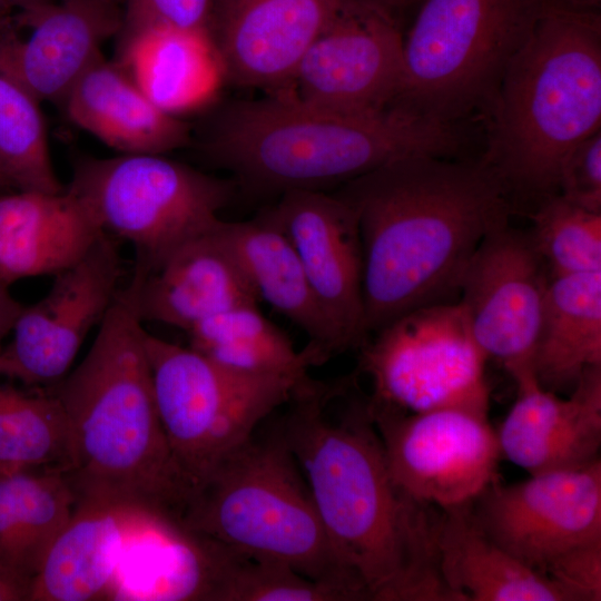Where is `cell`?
<instances>
[{
  "mask_svg": "<svg viewBox=\"0 0 601 601\" xmlns=\"http://www.w3.org/2000/svg\"><path fill=\"white\" fill-rule=\"evenodd\" d=\"M601 365V272L550 277L533 357L539 384L551 392L574 388Z\"/></svg>",
  "mask_w": 601,
  "mask_h": 601,
  "instance_id": "cell-28",
  "label": "cell"
},
{
  "mask_svg": "<svg viewBox=\"0 0 601 601\" xmlns=\"http://www.w3.org/2000/svg\"><path fill=\"white\" fill-rule=\"evenodd\" d=\"M267 211L293 245L345 349L359 348L368 337L364 329L363 250L353 208L335 193L292 189L282 193Z\"/></svg>",
  "mask_w": 601,
  "mask_h": 601,
  "instance_id": "cell-16",
  "label": "cell"
},
{
  "mask_svg": "<svg viewBox=\"0 0 601 601\" xmlns=\"http://www.w3.org/2000/svg\"><path fill=\"white\" fill-rule=\"evenodd\" d=\"M23 391L0 377V471L57 470L69 465V428L48 388Z\"/></svg>",
  "mask_w": 601,
  "mask_h": 601,
  "instance_id": "cell-31",
  "label": "cell"
},
{
  "mask_svg": "<svg viewBox=\"0 0 601 601\" xmlns=\"http://www.w3.org/2000/svg\"><path fill=\"white\" fill-rule=\"evenodd\" d=\"M216 0H127L117 33V51L155 31L209 38Z\"/></svg>",
  "mask_w": 601,
  "mask_h": 601,
  "instance_id": "cell-35",
  "label": "cell"
},
{
  "mask_svg": "<svg viewBox=\"0 0 601 601\" xmlns=\"http://www.w3.org/2000/svg\"><path fill=\"white\" fill-rule=\"evenodd\" d=\"M49 0H0V21L13 12Z\"/></svg>",
  "mask_w": 601,
  "mask_h": 601,
  "instance_id": "cell-40",
  "label": "cell"
},
{
  "mask_svg": "<svg viewBox=\"0 0 601 601\" xmlns=\"http://www.w3.org/2000/svg\"><path fill=\"white\" fill-rule=\"evenodd\" d=\"M515 383L516 400L496 431L502 457L530 475L600 459L601 365L587 370L566 398L535 376Z\"/></svg>",
  "mask_w": 601,
  "mask_h": 601,
  "instance_id": "cell-19",
  "label": "cell"
},
{
  "mask_svg": "<svg viewBox=\"0 0 601 601\" xmlns=\"http://www.w3.org/2000/svg\"><path fill=\"white\" fill-rule=\"evenodd\" d=\"M234 555L181 522L154 515L127 542L108 597L221 601Z\"/></svg>",
  "mask_w": 601,
  "mask_h": 601,
  "instance_id": "cell-21",
  "label": "cell"
},
{
  "mask_svg": "<svg viewBox=\"0 0 601 601\" xmlns=\"http://www.w3.org/2000/svg\"><path fill=\"white\" fill-rule=\"evenodd\" d=\"M489 115L482 160L509 193L558 194L568 155L600 131V14L558 0L509 65Z\"/></svg>",
  "mask_w": 601,
  "mask_h": 601,
  "instance_id": "cell-5",
  "label": "cell"
},
{
  "mask_svg": "<svg viewBox=\"0 0 601 601\" xmlns=\"http://www.w3.org/2000/svg\"><path fill=\"white\" fill-rule=\"evenodd\" d=\"M558 0H424L406 39L390 108L456 127L489 114L504 73Z\"/></svg>",
  "mask_w": 601,
  "mask_h": 601,
  "instance_id": "cell-7",
  "label": "cell"
},
{
  "mask_svg": "<svg viewBox=\"0 0 601 601\" xmlns=\"http://www.w3.org/2000/svg\"><path fill=\"white\" fill-rule=\"evenodd\" d=\"M100 229L130 243L134 273L156 269L176 248L216 225L234 193L231 181L164 154L85 158L67 187Z\"/></svg>",
  "mask_w": 601,
  "mask_h": 601,
  "instance_id": "cell-9",
  "label": "cell"
},
{
  "mask_svg": "<svg viewBox=\"0 0 601 601\" xmlns=\"http://www.w3.org/2000/svg\"><path fill=\"white\" fill-rule=\"evenodd\" d=\"M69 119L120 154H166L190 142V128L157 105L116 59L101 53L61 102Z\"/></svg>",
  "mask_w": 601,
  "mask_h": 601,
  "instance_id": "cell-23",
  "label": "cell"
},
{
  "mask_svg": "<svg viewBox=\"0 0 601 601\" xmlns=\"http://www.w3.org/2000/svg\"><path fill=\"white\" fill-rule=\"evenodd\" d=\"M77 502L57 470L0 471V577L28 595Z\"/></svg>",
  "mask_w": 601,
  "mask_h": 601,
  "instance_id": "cell-27",
  "label": "cell"
},
{
  "mask_svg": "<svg viewBox=\"0 0 601 601\" xmlns=\"http://www.w3.org/2000/svg\"><path fill=\"white\" fill-rule=\"evenodd\" d=\"M131 288H120L86 357L49 387L67 417L63 472L77 500L141 509L179 522L193 490L156 404L146 334Z\"/></svg>",
  "mask_w": 601,
  "mask_h": 601,
  "instance_id": "cell-3",
  "label": "cell"
},
{
  "mask_svg": "<svg viewBox=\"0 0 601 601\" xmlns=\"http://www.w3.org/2000/svg\"><path fill=\"white\" fill-rule=\"evenodd\" d=\"M485 533L543 574L558 558L601 541V460L490 484L472 502Z\"/></svg>",
  "mask_w": 601,
  "mask_h": 601,
  "instance_id": "cell-14",
  "label": "cell"
},
{
  "mask_svg": "<svg viewBox=\"0 0 601 601\" xmlns=\"http://www.w3.org/2000/svg\"><path fill=\"white\" fill-rule=\"evenodd\" d=\"M26 600V593L0 577V601Z\"/></svg>",
  "mask_w": 601,
  "mask_h": 601,
  "instance_id": "cell-41",
  "label": "cell"
},
{
  "mask_svg": "<svg viewBox=\"0 0 601 601\" xmlns=\"http://www.w3.org/2000/svg\"><path fill=\"white\" fill-rule=\"evenodd\" d=\"M122 274L117 242L102 233L80 260L55 275L40 300L22 307L0 352V377L38 388L60 382L104 321Z\"/></svg>",
  "mask_w": 601,
  "mask_h": 601,
  "instance_id": "cell-13",
  "label": "cell"
},
{
  "mask_svg": "<svg viewBox=\"0 0 601 601\" xmlns=\"http://www.w3.org/2000/svg\"><path fill=\"white\" fill-rule=\"evenodd\" d=\"M545 268L530 236L506 224L481 242L461 280L459 303L473 339L514 382L535 376Z\"/></svg>",
  "mask_w": 601,
  "mask_h": 601,
  "instance_id": "cell-15",
  "label": "cell"
},
{
  "mask_svg": "<svg viewBox=\"0 0 601 601\" xmlns=\"http://www.w3.org/2000/svg\"><path fill=\"white\" fill-rule=\"evenodd\" d=\"M220 219L176 248L156 269L128 284L141 322L186 332L201 321L259 297L224 238Z\"/></svg>",
  "mask_w": 601,
  "mask_h": 601,
  "instance_id": "cell-20",
  "label": "cell"
},
{
  "mask_svg": "<svg viewBox=\"0 0 601 601\" xmlns=\"http://www.w3.org/2000/svg\"><path fill=\"white\" fill-rule=\"evenodd\" d=\"M471 502L440 509L439 565L456 601H568L552 581L485 533Z\"/></svg>",
  "mask_w": 601,
  "mask_h": 601,
  "instance_id": "cell-26",
  "label": "cell"
},
{
  "mask_svg": "<svg viewBox=\"0 0 601 601\" xmlns=\"http://www.w3.org/2000/svg\"><path fill=\"white\" fill-rule=\"evenodd\" d=\"M370 408L391 476L414 500L446 509L473 501L497 481L502 455L487 415L462 408L404 413L371 403Z\"/></svg>",
  "mask_w": 601,
  "mask_h": 601,
  "instance_id": "cell-11",
  "label": "cell"
},
{
  "mask_svg": "<svg viewBox=\"0 0 601 601\" xmlns=\"http://www.w3.org/2000/svg\"><path fill=\"white\" fill-rule=\"evenodd\" d=\"M146 349L159 417L193 493L309 378L242 373L148 333Z\"/></svg>",
  "mask_w": 601,
  "mask_h": 601,
  "instance_id": "cell-8",
  "label": "cell"
},
{
  "mask_svg": "<svg viewBox=\"0 0 601 601\" xmlns=\"http://www.w3.org/2000/svg\"><path fill=\"white\" fill-rule=\"evenodd\" d=\"M577 1L590 8L591 6H597L600 0H577Z\"/></svg>",
  "mask_w": 601,
  "mask_h": 601,
  "instance_id": "cell-43",
  "label": "cell"
},
{
  "mask_svg": "<svg viewBox=\"0 0 601 601\" xmlns=\"http://www.w3.org/2000/svg\"><path fill=\"white\" fill-rule=\"evenodd\" d=\"M190 347L228 368L256 375L295 380L316 366L306 346L297 351L289 337L259 311L242 305L213 315L187 332Z\"/></svg>",
  "mask_w": 601,
  "mask_h": 601,
  "instance_id": "cell-30",
  "label": "cell"
},
{
  "mask_svg": "<svg viewBox=\"0 0 601 601\" xmlns=\"http://www.w3.org/2000/svg\"><path fill=\"white\" fill-rule=\"evenodd\" d=\"M155 514L134 506L77 500L31 581L27 600L88 601L109 595L125 546Z\"/></svg>",
  "mask_w": 601,
  "mask_h": 601,
  "instance_id": "cell-22",
  "label": "cell"
},
{
  "mask_svg": "<svg viewBox=\"0 0 601 601\" xmlns=\"http://www.w3.org/2000/svg\"><path fill=\"white\" fill-rule=\"evenodd\" d=\"M122 9L116 0L45 1L0 21V63L40 101L66 95L117 36Z\"/></svg>",
  "mask_w": 601,
  "mask_h": 601,
  "instance_id": "cell-17",
  "label": "cell"
},
{
  "mask_svg": "<svg viewBox=\"0 0 601 601\" xmlns=\"http://www.w3.org/2000/svg\"><path fill=\"white\" fill-rule=\"evenodd\" d=\"M459 141L456 127L394 108L351 115L283 91L224 106L210 119L200 149L246 187L282 194L343 185L406 156L445 157Z\"/></svg>",
  "mask_w": 601,
  "mask_h": 601,
  "instance_id": "cell-4",
  "label": "cell"
},
{
  "mask_svg": "<svg viewBox=\"0 0 601 601\" xmlns=\"http://www.w3.org/2000/svg\"><path fill=\"white\" fill-rule=\"evenodd\" d=\"M335 194L357 217L367 337L408 312L447 303L481 242L510 214L508 188L482 159L406 156Z\"/></svg>",
  "mask_w": 601,
  "mask_h": 601,
  "instance_id": "cell-2",
  "label": "cell"
},
{
  "mask_svg": "<svg viewBox=\"0 0 601 601\" xmlns=\"http://www.w3.org/2000/svg\"><path fill=\"white\" fill-rule=\"evenodd\" d=\"M181 523L240 555L284 563L367 601L335 552L277 423L256 432L195 490Z\"/></svg>",
  "mask_w": 601,
  "mask_h": 601,
  "instance_id": "cell-6",
  "label": "cell"
},
{
  "mask_svg": "<svg viewBox=\"0 0 601 601\" xmlns=\"http://www.w3.org/2000/svg\"><path fill=\"white\" fill-rule=\"evenodd\" d=\"M0 188H2V189L13 188L14 189L11 180L4 174V171L1 169V167H0Z\"/></svg>",
  "mask_w": 601,
  "mask_h": 601,
  "instance_id": "cell-42",
  "label": "cell"
},
{
  "mask_svg": "<svg viewBox=\"0 0 601 601\" xmlns=\"http://www.w3.org/2000/svg\"><path fill=\"white\" fill-rule=\"evenodd\" d=\"M353 382L300 384L277 426L339 560L367 601H454L441 575V510L393 481L368 397Z\"/></svg>",
  "mask_w": 601,
  "mask_h": 601,
  "instance_id": "cell-1",
  "label": "cell"
},
{
  "mask_svg": "<svg viewBox=\"0 0 601 601\" xmlns=\"http://www.w3.org/2000/svg\"><path fill=\"white\" fill-rule=\"evenodd\" d=\"M367 338L361 368L372 381V406L404 413L462 408L487 415L486 356L460 303L404 314Z\"/></svg>",
  "mask_w": 601,
  "mask_h": 601,
  "instance_id": "cell-10",
  "label": "cell"
},
{
  "mask_svg": "<svg viewBox=\"0 0 601 601\" xmlns=\"http://www.w3.org/2000/svg\"><path fill=\"white\" fill-rule=\"evenodd\" d=\"M116 60L157 105L175 115L208 101L224 79L204 36L150 32L118 50Z\"/></svg>",
  "mask_w": 601,
  "mask_h": 601,
  "instance_id": "cell-29",
  "label": "cell"
},
{
  "mask_svg": "<svg viewBox=\"0 0 601 601\" xmlns=\"http://www.w3.org/2000/svg\"><path fill=\"white\" fill-rule=\"evenodd\" d=\"M558 194L593 211H601V131L581 141L565 158Z\"/></svg>",
  "mask_w": 601,
  "mask_h": 601,
  "instance_id": "cell-36",
  "label": "cell"
},
{
  "mask_svg": "<svg viewBox=\"0 0 601 601\" xmlns=\"http://www.w3.org/2000/svg\"><path fill=\"white\" fill-rule=\"evenodd\" d=\"M529 236L550 277L601 272V211L554 194L539 205Z\"/></svg>",
  "mask_w": 601,
  "mask_h": 601,
  "instance_id": "cell-33",
  "label": "cell"
},
{
  "mask_svg": "<svg viewBox=\"0 0 601 601\" xmlns=\"http://www.w3.org/2000/svg\"><path fill=\"white\" fill-rule=\"evenodd\" d=\"M400 21L373 0H346L303 55L289 92L351 115L387 110L402 81Z\"/></svg>",
  "mask_w": 601,
  "mask_h": 601,
  "instance_id": "cell-12",
  "label": "cell"
},
{
  "mask_svg": "<svg viewBox=\"0 0 601 601\" xmlns=\"http://www.w3.org/2000/svg\"><path fill=\"white\" fill-rule=\"evenodd\" d=\"M9 292V286L0 280V352L4 337L12 331L13 324L22 309Z\"/></svg>",
  "mask_w": 601,
  "mask_h": 601,
  "instance_id": "cell-38",
  "label": "cell"
},
{
  "mask_svg": "<svg viewBox=\"0 0 601 601\" xmlns=\"http://www.w3.org/2000/svg\"><path fill=\"white\" fill-rule=\"evenodd\" d=\"M346 0H216L209 39L224 79L288 90L306 49Z\"/></svg>",
  "mask_w": 601,
  "mask_h": 601,
  "instance_id": "cell-18",
  "label": "cell"
},
{
  "mask_svg": "<svg viewBox=\"0 0 601 601\" xmlns=\"http://www.w3.org/2000/svg\"><path fill=\"white\" fill-rule=\"evenodd\" d=\"M6 189L0 188V193L4 191Z\"/></svg>",
  "mask_w": 601,
  "mask_h": 601,
  "instance_id": "cell-44",
  "label": "cell"
},
{
  "mask_svg": "<svg viewBox=\"0 0 601 601\" xmlns=\"http://www.w3.org/2000/svg\"><path fill=\"white\" fill-rule=\"evenodd\" d=\"M219 228L259 299L306 333L317 365L346 351L293 245L267 209L249 220L220 219Z\"/></svg>",
  "mask_w": 601,
  "mask_h": 601,
  "instance_id": "cell-25",
  "label": "cell"
},
{
  "mask_svg": "<svg viewBox=\"0 0 601 601\" xmlns=\"http://www.w3.org/2000/svg\"><path fill=\"white\" fill-rule=\"evenodd\" d=\"M221 601H346L331 584L309 579L293 568L235 553Z\"/></svg>",
  "mask_w": 601,
  "mask_h": 601,
  "instance_id": "cell-34",
  "label": "cell"
},
{
  "mask_svg": "<svg viewBox=\"0 0 601 601\" xmlns=\"http://www.w3.org/2000/svg\"><path fill=\"white\" fill-rule=\"evenodd\" d=\"M568 601L601 600V541L558 558L543 572Z\"/></svg>",
  "mask_w": 601,
  "mask_h": 601,
  "instance_id": "cell-37",
  "label": "cell"
},
{
  "mask_svg": "<svg viewBox=\"0 0 601 601\" xmlns=\"http://www.w3.org/2000/svg\"><path fill=\"white\" fill-rule=\"evenodd\" d=\"M388 12H391L398 21L401 16L412 9L418 7L423 3L424 0H373Z\"/></svg>",
  "mask_w": 601,
  "mask_h": 601,
  "instance_id": "cell-39",
  "label": "cell"
},
{
  "mask_svg": "<svg viewBox=\"0 0 601 601\" xmlns=\"http://www.w3.org/2000/svg\"><path fill=\"white\" fill-rule=\"evenodd\" d=\"M0 193V280L56 275L80 260L104 233L67 187Z\"/></svg>",
  "mask_w": 601,
  "mask_h": 601,
  "instance_id": "cell-24",
  "label": "cell"
},
{
  "mask_svg": "<svg viewBox=\"0 0 601 601\" xmlns=\"http://www.w3.org/2000/svg\"><path fill=\"white\" fill-rule=\"evenodd\" d=\"M40 102L0 63V167L14 189L60 193Z\"/></svg>",
  "mask_w": 601,
  "mask_h": 601,
  "instance_id": "cell-32",
  "label": "cell"
}]
</instances>
